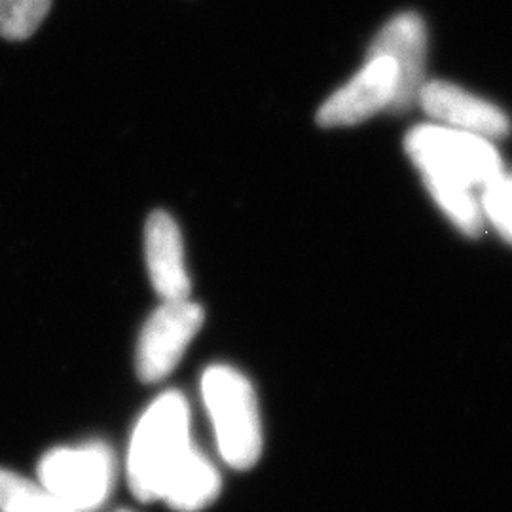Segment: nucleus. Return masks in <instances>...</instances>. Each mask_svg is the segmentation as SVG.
<instances>
[{"label": "nucleus", "instance_id": "f257e3e1", "mask_svg": "<svg viewBox=\"0 0 512 512\" xmlns=\"http://www.w3.org/2000/svg\"><path fill=\"white\" fill-rule=\"evenodd\" d=\"M194 450L190 406L183 393L165 391L148 406L131 435L128 480L141 501H162L165 486Z\"/></svg>", "mask_w": 512, "mask_h": 512}, {"label": "nucleus", "instance_id": "f03ea898", "mask_svg": "<svg viewBox=\"0 0 512 512\" xmlns=\"http://www.w3.org/2000/svg\"><path fill=\"white\" fill-rule=\"evenodd\" d=\"M203 403L222 459L247 471L262 452V425L251 382L232 366H209L202 376Z\"/></svg>", "mask_w": 512, "mask_h": 512}, {"label": "nucleus", "instance_id": "7ed1b4c3", "mask_svg": "<svg viewBox=\"0 0 512 512\" xmlns=\"http://www.w3.org/2000/svg\"><path fill=\"white\" fill-rule=\"evenodd\" d=\"M404 150L421 179L454 181L478 192L505 171L494 141L433 122L410 129Z\"/></svg>", "mask_w": 512, "mask_h": 512}, {"label": "nucleus", "instance_id": "20e7f679", "mask_svg": "<svg viewBox=\"0 0 512 512\" xmlns=\"http://www.w3.org/2000/svg\"><path fill=\"white\" fill-rule=\"evenodd\" d=\"M42 488L73 512L97 511L114 484V458L103 442H88L76 448H55L40 465Z\"/></svg>", "mask_w": 512, "mask_h": 512}, {"label": "nucleus", "instance_id": "39448f33", "mask_svg": "<svg viewBox=\"0 0 512 512\" xmlns=\"http://www.w3.org/2000/svg\"><path fill=\"white\" fill-rule=\"evenodd\" d=\"M203 325V308L186 300L164 302L145 323L137 344V374L148 384L167 378Z\"/></svg>", "mask_w": 512, "mask_h": 512}, {"label": "nucleus", "instance_id": "423d86ee", "mask_svg": "<svg viewBox=\"0 0 512 512\" xmlns=\"http://www.w3.org/2000/svg\"><path fill=\"white\" fill-rule=\"evenodd\" d=\"M397 90L399 71L393 57L366 54L361 71L317 110V124L323 128L357 126L384 109H393Z\"/></svg>", "mask_w": 512, "mask_h": 512}, {"label": "nucleus", "instance_id": "0eeeda50", "mask_svg": "<svg viewBox=\"0 0 512 512\" xmlns=\"http://www.w3.org/2000/svg\"><path fill=\"white\" fill-rule=\"evenodd\" d=\"M418 105L439 126L475 133L490 141L511 133V120L497 105L446 80H427L418 95Z\"/></svg>", "mask_w": 512, "mask_h": 512}, {"label": "nucleus", "instance_id": "6e6552de", "mask_svg": "<svg viewBox=\"0 0 512 512\" xmlns=\"http://www.w3.org/2000/svg\"><path fill=\"white\" fill-rule=\"evenodd\" d=\"M368 54L393 57L399 71V90L393 112H406L418 105L425 80L427 31L423 19L414 12H404L389 19L372 40Z\"/></svg>", "mask_w": 512, "mask_h": 512}, {"label": "nucleus", "instance_id": "1a4fd4ad", "mask_svg": "<svg viewBox=\"0 0 512 512\" xmlns=\"http://www.w3.org/2000/svg\"><path fill=\"white\" fill-rule=\"evenodd\" d=\"M145 255L150 283L164 302L190 298L192 285L184 264L181 230L164 211H156L148 217Z\"/></svg>", "mask_w": 512, "mask_h": 512}, {"label": "nucleus", "instance_id": "9d476101", "mask_svg": "<svg viewBox=\"0 0 512 512\" xmlns=\"http://www.w3.org/2000/svg\"><path fill=\"white\" fill-rule=\"evenodd\" d=\"M220 494V475L217 467L194 450L165 486L162 501L179 512H198L209 507Z\"/></svg>", "mask_w": 512, "mask_h": 512}, {"label": "nucleus", "instance_id": "9b49d317", "mask_svg": "<svg viewBox=\"0 0 512 512\" xmlns=\"http://www.w3.org/2000/svg\"><path fill=\"white\" fill-rule=\"evenodd\" d=\"M427 192L439 205L440 211L469 238H478L484 230V215L480 205V192L467 184L444 181V179H423Z\"/></svg>", "mask_w": 512, "mask_h": 512}, {"label": "nucleus", "instance_id": "f8f14e48", "mask_svg": "<svg viewBox=\"0 0 512 512\" xmlns=\"http://www.w3.org/2000/svg\"><path fill=\"white\" fill-rule=\"evenodd\" d=\"M0 511L2 512H73L50 494L42 484L0 469Z\"/></svg>", "mask_w": 512, "mask_h": 512}, {"label": "nucleus", "instance_id": "ddd939ff", "mask_svg": "<svg viewBox=\"0 0 512 512\" xmlns=\"http://www.w3.org/2000/svg\"><path fill=\"white\" fill-rule=\"evenodd\" d=\"M52 0H0V37L25 40L37 33Z\"/></svg>", "mask_w": 512, "mask_h": 512}, {"label": "nucleus", "instance_id": "4468645a", "mask_svg": "<svg viewBox=\"0 0 512 512\" xmlns=\"http://www.w3.org/2000/svg\"><path fill=\"white\" fill-rule=\"evenodd\" d=\"M484 220L512 245V173H501L480 190Z\"/></svg>", "mask_w": 512, "mask_h": 512}, {"label": "nucleus", "instance_id": "2eb2a0df", "mask_svg": "<svg viewBox=\"0 0 512 512\" xmlns=\"http://www.w3.org/2000/svg\"><path fill=\"white\" fill-rule=\"evenodd\" d=\"M124 512H126V511H124Z\"/></svg>", "mask_w": 512, "mask_h": 512}]
</instances>
